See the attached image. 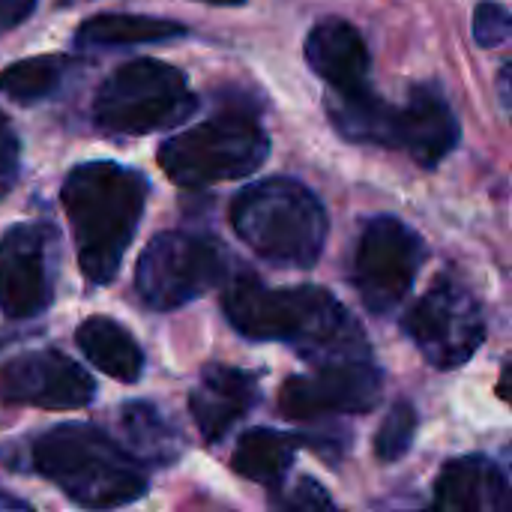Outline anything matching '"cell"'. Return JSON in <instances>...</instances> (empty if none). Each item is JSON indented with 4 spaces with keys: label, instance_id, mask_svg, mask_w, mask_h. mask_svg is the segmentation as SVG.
Wrapping results in <instances>:
<instances>
[{
    "label": "cell",
    "instance_id": "cell-14",
    "mask_svg": "<svg viewBox=\"0 0 512 512\" xmlns=\"http://www.w3.org/2000/svg\"><path fill=\"white\" fill-rule=\"evenodd\" d=\"M306 60L312 72L330 84L333 93H357L369 87L372 57L366 39L351 21L342 18L318 21L306 39Z\"/></svg>",
    "mask_w": 512,
    "mask_h": 512
},
{
    "label": "cell",
    "instance_id": "cell-18",
    "mask_svg": "<svg viewBox=\"0 0 512 512\" xmlns=\"http://www.w3.org/2000/svg\"><path fill=\"white\" fill-rule=\"evenodd\" d=\"M123 450L138 465L168 468L183 456V435L150 402H129L120 408Z\"/></svg>",
    "mask_w": 512,
    "mask_h": 512
},
{
    "label": "cell",
    "instance_id": "cell-13",
    "mask_svg": "<svg viewBox=\"0 0 512 512\" xmlns=\"http://www.w3.org/2000/svg\"><path fill=\"white\" fill-rule=\"evenodd\" d=\"M459 120L435 84H417L408 105L399 108V150L417 165L435 168L459 144Z\"/></svg>",
    "mask_w": 512,
    "mask_h": 512
},
{
    "label": "cell",
    "instance_id": "cell-7",
    "mask_svg": "<svg viewBox=\"0 0 512 512\" xmlns=\"http://www.w3.org/2000/svg\"><path fill=\"white\" fill-rule=\"evenodd\" d=\"M225 273L228 255L216 237L162 231L138 258L135 288L144 306L156 312H171L216 288Z\"/></svg>",
    "mask_w": 512,
    "mask_h": 512
},
{
    "label": "cell",
    "instance_id": "cell-2",
    "mask_svg": "<svg viewBox=\"0 0 512 512\" xmlns=\"http://www.w3.org/2000/svg\"><path fill=\"white\" fill-rule=\"evenodd\" d=\"M150 186L117 162H84L69 171L60 198L72 225L78 267L87 282L108 285L138 231Z\"/></svg>",
    "mask_w": 512,
    "mask_h": 512
},
{
    "label": "cell",
    "instance_id": "cell-28",
    "mask_svg": "<svg viewBox=\"0 0 512 512\" xmlns=\"http://www.w3.org/2000/svg\"><path fill=\"white\" fill-rule=\"evenodd\" d=\"M0 512H33L27 504H21L18 498H12V495H3L0 492Z\"/></svg>",
    "mask_w": 512,
    "mask_h": 512
},
{
    "label": "cell",
    "instance_id": "cell-12",
    "mask_svg": "<svg viewBox=\"0 0 512 512\" xmlns=\"http://www.w3.org/2000/svg\"><path fill=\"white\" fill-rule=\"evenodd\" d=\"M93 378L66 354L42 348L12 357L0 369V402L42 411H78L93 402Z\"/></svg>",
    "mask_w": 512,
    "mask_h": 512
},
{
    "label": "cell",
    "instance_id": "cell-19",
    "mask_svg": "<svg viewBox=\"0 0 512 512\" xmlns=\"http://www.w3.org/2000/svg\"><path fill=\"white\" fill-rule=\"evenodd\" d=\"M75 342H78L81 354L90 360V366H96L108 378L123 381V384H132L141 378L144 354H141L135 336L129 330H123L114 318H105V315L87 318L78 327Z\"/></svg>",
    "mask_w": 512,
    "mask_h": 512
},
{
    "label": "cell",
    "instance_id": "cell-21",
    "mask_svg": "<svg viewBox=\"0 0 512 512\" xmlns=\"http://www.w3.org/2000/svg\"><path fill=\"white\" fill-rule=\"evenodd\" d=\"M174 36H186V27L171 18H153V15H132V12H105L87 18L78 33V48H123L138 42H165Z\"/></svg>",
    "mask_w": 512,
    "mask_h": 512
},
{
    "label": "cell",
    "instance_id": "cell-4",
    "mask_svg": "<svg viewBox=\"0 0 512 512\" xmlns=\"http://www.w3.org/2000/svg\"><path fill=\"white\" fill-rule=\"evenodd\" d=\"M237 237L279 267H312L327 243V210L309 186L270 177L246 186L231 204Z\"/></svg>",
    "mask_w": 512,
    "mask_h": 512
},
{
    "label": "cell",
    "instance_id": "cell-20",
    "mask_svg": "<svg viewBox=\"0 0 512 512\" xmlns=\"http://www.w3.org/2000/svg\"><path fill=\"white\" fill-rule=\"evenodd\" d=\"M303 438L288 435V432H276V429H249L240 435L234 456H231V468L261 486L276 489L285 474L291 471V462L300 450Z\"/></svg>",
    "mask_w": 512,
    "mask_h": 512
},
{
    "label": "cell",
    "instance_id": "cell-25",
    "mask_svg": "<svg viewBox=\"0 0 512 512\" xmlns=\"http://www.w3.org/2000/svg\"><path fill=\"white\" fill-rule=\"evenodd\" d=\"M512 18L510 9L495 0H483L474 12V39L483 48H498L510 39Z\"/></svg>",
    "mask_w": 512,
    "mask_h": 512
},
{
    "label": "cell",
    "instance_id": "cell-17",
    "mask_svg": "<svg viewBox=\"0 0 512 512\" xmlns=\"http://www.w3.org/2000/svg\"><path fill=\"white\" fill-rule=\"evenodd\" d=\"M327 111L339 135L348 141L399 147V108L384 102L372 87L357 93H330Z\"/></svg>",
    "mask_w": 512,
    "mask_h": 512
},
{
    "label": "cell",
    "instance_id": "cell-24",
    "mask_svg": "<svg viewBox=\"0 0 512 512\" xmlns=\"http://www.w3.org/2000/svg\"><path fill=\"white\" fill-rule=\"evenodd\" d=\"M273 512H342L333 498L327 495V489L321 483H315L312 477L297 480L288 492H282L273 501Z\"/></svg>",
    "mask_w": 512,
    "mask_h": 512
},
{
    "label": "cell",
    "instance_id": "cell-29",
    "mask_svg": "<svg viewBox=\"0 0 512 512\" xmlns=\"http://www.w3.org/2000/svg\"><path fill=\"white\" fill-rule=\"evenodd\" d=\"M510 63H504V69H501V102H504V108H510Z\"/></svg>",
    "mask_w": 512,
    "mask_h": 512
},
{
    "label": "cell",
    "instance_id": "cell-15",
    "mask_svg": "<svg viewBox=\"0 0 512 512\" xmlns=\"http://www.w3.org/2000/svg\"><path fill=\"white\" fill-rule=\"evenodd\" d=\"M258 402V381L234 366H207L189 396L192 420L207 444L222 441Z\"/></svg>",
    "mask_w": 512,
    "mask_h": 512
},
{
    "label": "cell",
    "instance_id": "cell-30",
    "mask_svg": "<svg viewBox=\"0 0 512 512\" xmlns=\"http://www.w3.org/2000/svg\"><path fill=\"white\" fill-rule=\"evenodd\" d=\"M201 3H216V6H240L246 0H201Z\"/></svg>",
    "mask_w": 512,
    "mask_h": 512
},
{
    "label": "cell",
    "instance_id": "cell-3",
    "mask_svg": "<svg viewBox=\"0 0 512 512\" xmlns=\"http://www.w3.org/2000/svg\"><path fill=\"white\" fill-rule=\"evenodd\" d=\"M33 468L54 483L72 504L108 512L135 504L147 492L141 465L102 429L63 423L33 441Z\"/></svg>",
    "mask_w": 512,
    "mask_h": 512
},
{
    "label": "cell",
    "instance_id": "cell-1",
    "mask_svg": "<svg viewBox=\"0 0 512 512\" xmlns=\"http://www.w3.org/2000/svg\"><path fill=\"white\" fill-rule=\"evenodd\" d=\"M222 312L231 327L252 342H288L312 363L369 357V345L345 306L318 285L267 288L243 273L225 285Z\"/></svg>",
    "mask_w": 512,
    "mask_h": 512
},
{
    "label": "cell",
    "instance_id": "cell-22",
    "mask_svg": "<svg viewBox=\"0 0 512 512\" xmlns=\"http://www.w3.org/2000/svg\"><path fill=\"white\" fill-rule=\"evenodd\" d=\"M75 69L78 63L69 54L24 57L0 69V93H6L12 102L33 105V102L51 99Z\"/></svg>",
    "mask_w": 512,
    "mask_h": 512
},
{
    "label": "cell",
    "instance_id": "cell-8",
    "mask_svg": "<svg viewBox=\"0 0 512 512\" xmlns=\"http://www.w3.org/2000/svg\"><path fill=\"white\" fill-rule=\"evenodd\" d=\"M402 327L426 363L441 372L468 363L486 339V318L480 303L450 276L432 282V288L408 309Z\"/></svg>",
    "mask_w": 512,
    "mask_h": 512
},
{
    "label": "cell",
    "instance_id": "cell-23",
    "mask_svg": "<svg viewBox=\"0 0 512 512\" xmlns=\"http://www.w3.org/2000/svg\"><path fill=\"white\" fill-rule=\"evenodd\" d=\"M417 411L411 402H396L390 408V414L384 417L378 435H375V456L381 462H399L408 456V450L414 447L417 438Z\"/></svg>",
    "mask_w": 512,
    "mask_h": 512
},
{
    "label": "cell",
    "instance_id": "cell-16",
    "mask_svg": "<svg viewBox=\"0 0 512 512\" xmlns=\"http://www.w3.org/2000/svg\"><path fill=\"white\" fill-rule=\"evenodd\" d=\"M441 512H510V480L486 456H465L444 465L435 483Z\"/></svg>",
    "mask_w": 512,
    "mask_h": 512
},
{
    "label": "cell",
    "instance_id": "cell-11",
    "mask_svg": "<svg viewBox=\"0 0 512 512\" xmlns=\"http://www.w3.org/2000/svg\"><path fill=\"white\" fill-rule=\"evenodd\" d=\"M384 375L363 360L324 363L312 375L288 378L279 393V411L288 420H315L327 414H369L381 402Z\"/></svg>",
    "mask_w": 512,
    "mask_h": 512
},
{
    "label": "cell",
    "instance_id": "cell-9",
    "mask_svg": "<svg viewBox=\"0 0 512 512\" xmlns=\"http://www.w3.org/2000/svg\"><path fill=\"white\" fill-rule=\"evenodd\" d=\"M426 261L423 237L396 216H375L357 243L354 285L369 312H393L411 291Z\"/></svg>",
    "mask_w": 512,
    "mask_h": 512
},
{
    "label": "cell",
    "instance_id": "cell-5",
    "mask_svg": "<svg viewBox=\"0 0 512 512\" xmlns=\"http://www.w3.org/2000/svg\"><path fill=\"white\" fill-rule=\"evenodd\" d=\"M270 153L267 132L252 114L222 111L159 147V165L177 186L201 189L255 174Z\"/></svg>",
    "mask_w": 512,
    "mask_h": 512
},
{
    "label": "cell",
    "instance_id": "cell-6",
    "mask_svg": "<svg viewBox=\"0 0 512 512\" xmlns=\"http://www.w3.org/2000/svg\"><path fill=\"white\" fill-rule=\"evenodd\" d=\"M198 99L186 75L162 60L138 57L117 66L96 90L93 120L108 135H147L177 126Z\"/></svg>",
    "mask_w": 512,
    "mask_h": 512
},
{
    "label": "cell",
    "instance_id": "cell-26",
    "mask_svg": "<svg viewBox=\"0 0 512 512\" xmlns=\"http://www.w3.org/2000/svg\"><path fill=\"white\" fill-rule=\"evenodd\" d=\"M18 162H21V147L18 135L9 126V120L0 114V198L15 186L18 180Z\"/></svg>",
    "mask_w": 512,
    "mask_h": 512
},
{
    "label": "cell",
    "instance_id": "cell-27",
    "mask_svg": "<svg viewBox=\"0 0 512 512\" xmlns=\"http://www.w3.org/2000/svg\"><path fill=\"white\" fill-rule=\"evenodd\" d=\"M33 9H36V0H0V30L18 27Z\"/></svg>",
    "mask_w": 512,
    "mask_h": 512
},
{
    "label": "cell",
    "instance_id": "cell-10",
    "mask_svg": "<svg viewBox=\"0 0 512 512\" xmlns=\"http://www.w3.org/2000/svg\"><path fill=\"white\" fill-rule=\"evenodd\" d=\"M57 234L45 222H21L0 237V312L12 321L42 315L54 300Z\"/></svg>",
    "mask_w": 512,
    "mask_h": 512
}]
</instances>
